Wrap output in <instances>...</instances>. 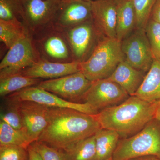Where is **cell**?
Listing matches in <instances>:
<instances>
[{
	"mask_svg": "<svg viewBox=\"0 0 160 160\" xmlns=\"http://www.w3.org/2000/svg\"><path fill=\"white\" fill-rule=\"evenodd\" d=\"M101 128L94 115L69 108L49 107L47 126L38 141L66 151Z\"/></svg>",
	"mask_w": 160,
	"mask_h": 160,
	"instance_id": "cell-1",
	"label": "cell"
},
{
	"mask_svg": "<svg viewBox=\"0 0 160 160\" xmlns=\"http://www.w3.org/2000/svg\"><path fill=\"white\" fill-rule=\"evenodd\" d=\"M156 103L135 95L119 105L106 108L94 115L101 128L116 132L120 138L130 137L155 118Z\"/></svg>",
	"mask_w": 160,
	"mask_h": 160,
	"instance_id": "cell-2",
	"label": "cell"
},
{
	"mask_svg": "<svg viewBox=\"0 0 160 160\" xmlns=\"http://www.w3.org/2000/svg\"><path fill=\"white\" fill-rule=\"evenodd\" d=\"M125 59L121 42L102 37L89 58L80 63L81 71L92 82L107 78Z\"/></svg>",
	"mask_w": 160,
	"mask_h": 160,
	"instance_id": "cell-3",
	"label": "cell"
},
{
	"mask_svg": "<svg viewBox=\"0 0 160 160\" xmlns=\"http://www.w3.org/2000/svg\"><path fill=\"white\" fill-rule=\"evenodd\" d=\"M145 156L160 158V122L156 118L134 135L120 139L112 159L129 160Z\"/></svg>",
	"mask_w": 160,
	"mask_h": 160,
	"instance_id": "cell-4",
	"label": "cell"
},
{
	"mask_svg": "<svg viewBox=\"0 0 160 160\" xmlns=\"http://www.w3.org/2000/svg\"><path fill=\"white\" fill-rule=\"evenodd\" d=\"M39 52L29 32L8 50L0 63V79L20 73L41 58Z\"/></svg>",
	"mask_w": 160,
	"mask_h": 160,
	"instance_id": "cell-5",
	"label": "cell"
},
{
	"mask_svg": "<svg viewBox=\"0 0 160 160\" xmlns=\"http://www.w3.org/2000/svg\"><path fill=\"white\" fill-rule=\"evenodd\" d=\"M39 33L34 42L41 57L58 62H73L70 47L62 29L53 23L36 33Z\"/></svg>",
	"mask_w": 160,
	"mask_h": 160,
	"instance_id": "cell-6",
	"label": "cell"
},
{
	"mask_svg": "<svg viewBox=\"0 0 160 160\" xmlns=\"http://www.w3.org/2000/svg\"><path fill=\"white\" fill-rule=\"evenodd\" d=\"M62 29L69 43L73 61L79 63L89 58L103 37L93 20Z\"/></svg>",
	"mask_w": 160,
	"mask_h": 160,
	"instance_id": "cell-7",
	"label": "cell"
},
{
	"mask_svg": "<svg viewBox=\"0 0 160 160\" xmlns=\"http://www.w3.org/2000/svg\"><path fill=\"white\" fill-rule=\"evenodd\" d=\"M62 0H22L23 23L33 35L53 23Z\"/></svg>",
	"mask_w": 160,
	"mask_h": 160,
	"instance_id": "cell-8",
	"label": "cell"
},
{
	"mask_svg": "<svg viewBox=\"0 0 160 160\" xmlns=\"http://www.w3.org/2000/svg\"><path fill=\"white\" fill-rule=\"evenodd\" d=\"M121 46L126 62L147 73L154 58L145 29L136 28L121 42Z\"/></svg>",
	"mask_w": 160,
	"mask_h": 160,
	"instance_id": "cell-9",
	"label": "cell"
},
{
	"mask_svg": "<svg viewBox=\"0 0 160 160\" xmlns=\"http://www.w3.org/2000/svg\"><path fill=\"white\" fill-rule=\"evenodd\" d=\"M92 83L82 71H79L57 78L42 81L37 86L64 99L76 102L78 100L84 99Z\"/></svg>",
	"mask_w": 160,
	"mask_h": 160,
	"instance_id": "cell-10",
	"label": "cell"
},
{
	"mask_svg": "<svg viewBox=\"0 0 160 160\" xmlns=\"http://www.w3.org/2000/svg\"><path fill=\"white\" fill-rule=\"evenodd\" d=\"M129 96L117 83L105 78L92 82L83 100L99 112L122 103Z\"/></svg>",
	"mask_w": 160,
	"mask_h": 160,
	"instance_id": "cell-11",
	"label": "cell"
},
{
	"mask_svg": "<svg viewBox=\"0 0 160 160\" xmlns=\"http://www.w3.org/2000/svg\"><path fill=\"white\" fill-rule=\"evenodd\" d=\"M9 98L18 101L35 102L49 107L69 108L94 115L98 112L88 103L69 102L37 86L27 87L11 94Z\"/></svg>",
	"mask_w": 160,
	"mask_h": 160,
	"instance_id": "cell-12",
	"label": "cell"
},
{
	"mask_svg": "<svg viewBox=\"0 0 160 160\" xmlns=\"http://www.w3.org/2000/svg\"><path fill=\"white\" fill-rule=\"evenodd\" d=\"M18 106L23 132L32 143L38 141L47 126L49 107L28 101H18Z\"/></svg>",
	"mask_w": 160,
	"mask_h": 160,
	"instance_id": "cell-13",
	"label": "cell"
},
{
	"mask_svg": "<svg viewBox=\"0 0 160 160\" xmlns=\"http://www.w3.org/2000/svg\"><path fill=\"white\" fill-rule=\"evenodd\" d=\"M92 20L91 1L62 0L53 24L65 29Z\"/></svg>",
	"mask_w": 160,
	"mask_h": 160,
	"instance_id": "cell-14",
	"label": "cell"
},
{
	"mask_svg": "<svg viewBox=\"0 0 160 160\" xmlns=\"http://www.w3.org/2000/svg\"><path fill=\"white\" fill-rule=\"evenodd\" d=\"M92 20L101 34L116 38L117 4L113 0L91 1Z\"/></svg>",
	"mask_w": 160,
	"mask_h": 160,
	"instance_id": "cell-15",
	"label": "cell"
},
{
	"mask_svg": "<svg viewBox=\"0 0 160 160\" xmlns=\"http://www.w3.org/2000/svg\"><path fill=\"white\" fill-rule=\"evenodd\" d=\"M81 71L80 63L52 62L41 58L32 66L22 71L23 75L33 78H57Z\"/></svg>",
	"mask_w": 160,
	"mask_h": 160,
	"instance_id": "cell-16",
	"label": "cell"
},
{
	"mask_svg": "<svg viewBox=\"0 0 160 160\" xmlns=\"http://www.w3.org/2000/svg\"><path fill=\"white\" fill-rule=\"evenodd\" d=\"M146 75V72L135 69L125 60L107 78L120 85L129 96H133L142 85Z\"/></svg>",
	"mask_w": 160,
	"mask_h": 160,
	"instance_id": "cell-17",
	"label": "cell"
},
{
	"mask_svg": "<svg viewBox=\"0 0 160 160\" xmlns=\"http://www.w3.org/2000/svg\"><path fill=\"white\" fill-rule=\"evenodd\" d=\"M134 95L155 102L160 99V59H154L139 89Z\"/></svg>",
	"mask_w": 160,
	"mask_h": 160,
	"instance_id": "cell-18",
	"label": "cell"
},
{
	"mask_svg": "<svg viewBox=\"0 0 160 160\" xmlns=\"http://www.w3.org/2000/svg\"><path fill=\"white\" fill-rule=\"evenodd\" d=\"M117 4L116 38L122 42L136 29V15L132 0H124Z\"/></svg>",
	"mask_w": 160,
	"mask_h": 160,
	"instance_id": "cell-19",
	"label": "cell"
},
{
	"mask_svg": "<svg viewBox=\"0 0 160 160\" xmlns=\"http://www.w3.org/2000/svg\"><path fill=\"white\" fill-rule=\"evenodd\" d=\"M96 155L94 160H106L112 157L120 139L116 132L101 128L94 134Z\"/></svg>",
	"mask_w": 160,
	"mask_h": 160,
	"instance_id": "cell-20",
	"label": "cell"
},
{
	"mask_svg": "<svg viewBox=\"0 0 160 160\" xmlns=\"http://www.w3.org/2000/svg\"><path fill=\"white\" fill-rule=\"evenodd\" d=\"M29 31L19 20L5 21L0 19V41L4 43L7 49H9Z\"/></svg>",
	"mask_w": 160,
	"mask_h": 160,
	"instance_id": "cell-21",
	"label": "cell"
},
{
	"mask_svg": "<svg viewBox=\"0 0 160 160\" xmlns=\"http://www.w3.org/2000/svg\"><path fill=\"white\" fill-rule=\"evenodd\" d=\"M40 82V79L28 77L21 72L8 76L0 79V95L12 94L27 87L37 86Z\"/></svg>",
	"mask_w": 160,
	"mask_h": 160,
	"instance_id": "cell-22",
	"label": "cell"
},
{
	"mask_svg": "<svg viewBox=\"0 0 160 160\" xmlns=\"http://www.w3.org/2000/svg\"><path fill=\"white\" fill-rule=\"evenodd\" d=\"M64 151L66 160H94L96 155L94 135L78 142Z\"/></svg>",
	"mask_w": 160,
	"mask_h": 160,
	"instance_id": "cell-23",
	"label": "cell"
},
{
	"mask_svg": "<svg viewBox=\"0 0 160 160\" xmlns=\"http://www.w3.org/2000/svg\"><path fill=\"white\" fill-rule=\"evenodd\" d=\"M29 138L21 130H17L1 120L0 122V146L16 145L26 149L31 144Z\"/></svg>",
	"mask_w": 160,
	"mask_h": 160,
	"instance_id": "cell-24",
	"label": "cell"
},
{
	"mask_svg": "<svg viewBox=\"0 0 160 160\" xmlns=\"http://www.w3.org/2000/svg\"><path fill=\"white\" fill-rule=\"evenodd\" d=\"M157 0H132L137 19V28H146Z\"/></svg>",
	"mask_w": 160,
	"mask_h": 160,
	"instance_id": "cell-25",
	"label": "cell"
},
{
	"mask_svg": "<svg viewBox=\"0 0 160 160\" xmlns=\"http://www.w3.org/2000/svg\"><path fill=\"white\" fill-rule=\"evenodd\" d=\"M22 0H0V19L15 21L22 18Z\"/></svg>",
	"mask_w": 160,
	"mask_h": 160,
	"instance_id": "cell-26",
	"label": "cell"
},
{
	"mask_svg": "<svg viewBox=\"0 0 160 160\" xmlns=\"http://www.w3.org/2000/svg\"><path fill=\"white\" fill-rule=\"evenodd\" d=\"M145 29L153 58L160 59V23L150 18Z\"/></svg>",
	"mask_w": 160,
	"mask_h": 160,
	"instance_id": "cell-27",
	"label": "cell"
},
{
	"mask_svg": "<svg viewBox=\"0 0 160 160\" xmlns=\"http://www.w3.org/2000/svg\"><path fill=\"white\" fill-rule=\"evenodd\" d=\"M10 102L5 112L1 113V119L14 129L22 131V118L19 109L18 101L10 98Z\"/></svg>",
	"mask_w": 160,
	"mask_h": 160,
	"instance_id": "cell-28",
	"label": "cell"
},
{
	"mask_svg": "<svg viewBox=\"0 0 160 160\" xmlns=\"http://www.w3.org/2000/svg\"><path fill=\"white\" fill-rule=\"evenodd\" d=\"M31 145L38 152L42 160H66V154L63 150L38 141Z\"/></svg>",
	"mask_w": 160,
	"mask_h": 160,
	"instance_id": "cell-29",
	"label": "cell"
},
{
	"mask_svg": "<svg viewBox=\"0 0 160 160\" xmlns=\"http://www.w3.org/2000/svg\"><path fill=\"white\" fill-rule=\"evenodd\" d=\"M27 149L16 145L0 146V160H28Z\"/></svg>",
	"mask_w": 160,
	"mask_h": 160,
	"instance_id": "cell-30",
	"label": "cell"
},
{
	"mask_svg": "<svg viewBox=\"0 0 160 160\" xmlns=\"http://www.w3.org/2000/svg\"><path fill=\"white\" fill-rule=\"evenodd\" d=\"M150 19L160 23V0H157L152 11Z\"/></svg>",
	"mask_w": 160,
	"mask_h": 160,
	"instance_id": "cell-31",
	"label": "cell"
},
{
	"mask_svg": "<svg viewBox=\"0 0 160 160\" xmlns=\"http://www.w3.org/2000/svg\"><path fill=\"white\" fill-rule=\"evenodd\" d=\"M28 152V160H42L40 155L31 145L27 149Z\"/></svg>",
	"mask_w": 160,
	"mask_h": 160,
	"instance_id": "cell-32",
	"label": "cell"
},
{
	"mask_svg": "<svg viewBox=\"0 0 160 160\" xmlns=\"http://www.w3.org/2000/svg\"><path fill=\"white\" fill-rule=\"evenodd\" d=\"M129 160H160V158L154 156H145L134 158Z\"/></svg>",
	"mask_w": 160,
	"mask_h": 160,
	"instance_id": "cell-33",
	"label": "cell"
},
{
	"mask_svg": "<svg viewBox=\"0 0 160 160\" xmlns=\"http://www.w3.org/2000/svg\"><path fill=\"white\" fill-rule=\"evenodd\" d=\"M156 107L155 118L160 122V99L156 102Z\"/></svg>",
	"mask_w": 160,
	"mask_h": 160,
	"instance_id": "cell-34",
	"label": "cell"
},
{
	"mask_svg": "<svg viewBox=\"0 0 160 160\" xmlns=\"http://www.w3.org/2000/svg\"><path fill=\"white\" fill-rule=\"evenodd\" d=\"M117 4L118 3H119L120 2H122V1H124V0H113Z\"/></svg>",
	"mask_w": 160,
	"mask_h": 160,
	"instance_id": "cell-35",
	"label": "cell"
},
{
	"mask_svg": "<svg viewBox=\"0 0 160 160\" xmlns=\"http://www.w3.org/2000/svg\"><path fill=\"white\" fill-rule=\"evenodd\" d=\"M85 1H88V2H91V0H85Z\"/></svg>",
	"mask_w": 160,
	"mask_h": 160,
	"instance_id": "cell-36",
	"label": "cell"
},
{
	"mask_svg": "<svg viewBox=\"0 0 160 160\" xmlns=\"http://www.w3.org/2000/svg\"><path fill=\"white\" fill-rule=\"evenodd\" d=\"M106 160H112V158H110L109 159Z\"/></svg>",
	"mask_w": 160,
	"mask_h": 160,
	"instance_id": "cell-37",
	"label": "cell"
},
{
	"mask_svg": "<svg viewBox=\"0 0 160 160\" xmlns=\"http://www.w3.org/2000/svg\"><path fill=\"white\" fill-rule=\"evenodd\" d=\"M91 1H92V0H91Z\"/></svg>",
	"mask_w": 160,
	"mask_h": 160,
	"instance_id": "cell-38",
	"label": "cell"
}]
</instances>
